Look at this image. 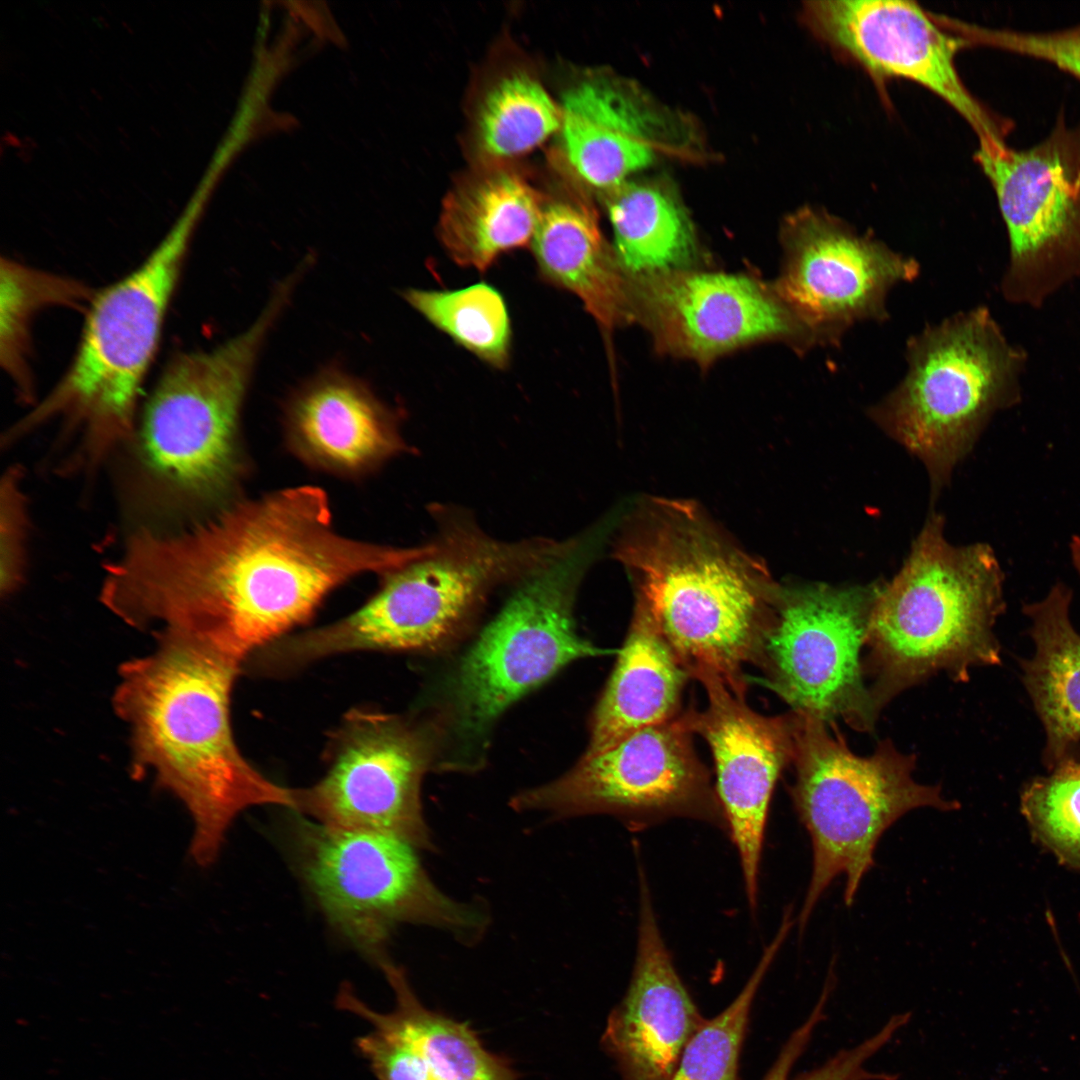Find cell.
<instances>
[{
    "label": "cell",
    "mask_w": 1080,
    "mask_h": 1080,
    "mask_svg": "<svg viewBox=\"0 0 1080 1080\" xmlns=\"http://www.w3.org/2000/svg\"><path fill=\"white\" fill-rule=\"evenodd\" d=\"M905 357L904 378L869 416L940 488L988 419L1020 399L1026 354L981 306L913 335Z\"/></svg>",
    "instance_id": "10"
},
{
    "label": "cell",
    "mask_w": 1080,
    "mask_h": 1080,
    "mask_svg": "<svg viewBox=\"0 0 1080 1080\" xmlns=\"http://www.w3.org/2000/svg\"><path fill=\"white\" fill-rule=\"evenodd\" d=\"M31 520L24 472L13 464L0 482V594L10 598L25 583L29 568Z\"/></svg>",
    "instance_id": "35"
},
{
    "label": "cell",
    "mask_w": 1080,
    "mask_h": 1080,
    "mask_svg": "<svg viewBox=\"0 0 1080 1080\" xmlns=\"http://www.w3.org/2000/svg\"><path fill=\"white\" fill-rule=\"evenodd\" d=\"M92 291L77 280L2 258L0 271V362L25 403L34 400L29 364L30 330L37 314L50 306H79Z\"/></svg>",
    "instance_id": "29"
},
{
    "label": "cell",
    "mask_w": 1080,
    "mask_h": 1080,
    "mask_svg": "<svg viewBox=\"0 0 1080 1080\" xmlns=\"http://www.w3.org/2000/svg\"><path fill=\"white\" fill-rule=\"evenodd\" d=\"M689 674L655 622L634 605L628 634L591 721L585 756L677 717Z\"/></svg>",
    "instance_id": "23"
},
{
    "label": "cell",
    "mask_w": 1080,
    "mask_h": 1080,
    "mask_svg": "<svg viewBox=\"0 0 1080 1080\" xmlns=\"http://www.w3.org/2000/svg\"><path fill=\"white\" fill-rule=\"evenodd\" d=\"M1072 563L1080 577V536H1073L1070 543Z\"/></svg>",
    "instance_id": "38"
},
{
    "label": "cell",
    "mask_w": 1080,
    "mask_h": 1080,
    "mask_svg": "<svg viewBox=\"0 0 1080 1080\" xmlns=\"http://www.w3.org/2000/svg\"><path fill=\"white\" fill-rule=\"evenodd\" d=\"M786 911L782 923L737 997L718 1015L705 1019L686 1044L670 1080H738L739 1059L757 991L793 918Z\"/></svg>",
    "instance_id": "31"
},
{
    "label": "cell",
    "mask_w": 1080,
    "mask_h": 1080,
    "mask_svg": "<svg viewBox=\"0 0 1080 1080\" xmlns=\"http://www.w3.org/2000/svg\"><path fill=\"white\" fill-rule=\"evenodd\" d=\"M560 125V107L543 86L526 74H513L498 82L483 101L480 144L493 157H513L541 144Z\"/></svg>",
    "instance_id": "32"
},
{
    "label": "cell",
    "mask_w": 1080,
    "mask_h": 1080,
    "mask_svg": "<svg viewBox=\"0 0 1080 1080\" xmlns=\"http://www.w3.org/2000/svg\"><path fill=\"white\" fill-rule=\"evenodd\" d=\"M357 1043L377 1080H436L416 1051L382 1028L373 1026Z\"/></svg>",
    "instance_id": "37"
},
{
    "label": "cell",
    "mask_w": 1080,
    "mask_h": 1080,
    "mask_svg": "<svg viewBox=\"0 0 1080 1080\" xmlns=\"http://www.w3.org/2000/svg\"><path fill=\"white\" fill-rule=\"evenodd\" d=\"M878 586L780 585L754 664L792 711L870 731L880 710L861 651Z\"/></svg>",
    "instance_id": "12"
},
{
    "label": "cell",
    "mask_w": 1080,
    "mask_h": 1080,
    "mask_svg": "<svg viewBox=\"0 0 1080 1080\" xmlns=\"http://www.w3.org/2000/svg\"><path fill=\"white\" fill-rule=\"evenodd\" d=\"M292 843L297 870L328 922L375 962L398 924L441 928L464 942L487 926L481 910L443 893L416 848L397 837L299 818Z\"/></svg>",
    "instance_id": "11"
},
{
    "label": "cell",
    "mask_w": 1080,
    "mask_h": 1080,
    "mask_svg": "<svg viewBox=\"0 0 1080 1080\" xmlns=\"http://www.w3.org/2000/svg\"><path fill=\"white\" fill-rule=\"evenodd\" d=\"M1003 584L990 546H954L941 517H929L874 600L863 664L879 710L938 672L967 681L973 667L1001 663L994 626L1005 609Z\"/></svg>",
    "instance_id": "6"
},
{
    "label": "cell",
    "mask_w": 1080,
    "mask_h": 1080,
    "mask_svg": "<svg viewBox=\"0 0 1080 1080\" xmlns=\"http://www.w3.org/2000/svg\"><path fill=\"white\" fill-rule=\"evenodd\" d=\"M795 781L790 789L799 820L811 839L813 867L799 915L803 930L821 895L845 875L844 902L850 906L883 833L907 812L958 804L941 787L914 780L916 758L888 739L867 757L854 754L837 727L793 711Z\"/></svg>",
    "instance_id": "9"
},
{
    "label": "cell",
    "mask_w": 1080,
    "mask_h": 1080,
    "mask_svg": "<svg viewBox=\"0 0 1080 1080\" xmlns=\"http://www.w3.org/2000/svg\"><path fill=\"white\" fill-rule=\"evenodd\" d=\"M584 542H569L523 582L460 659L447 682L441 768H474L496 720L568 663L610 651L581 637L573 617Z\"/></svg>",
    "instance_id": "8"
},
{
    "label": "cell",
    "mask_w": 1080,
    "mask_h": 1080,
    "mask_svg": "<svg viewBox=\"0 0 1080 1080\" xmlns=\"http://www.w3.org/2000/svg\"><path fill=\"white\" fill-rule=\"evenodd\" d=\"M444 520L437 537L384 574L380 589L353 613L270 644L267 667L280 671L353 651L433 648L464 624L493 585L526 576L555 552L554 542H502L464 518Z\"/></svg>",
    "instance_id": "7"
},
{
    "label": "cell",
    "mask_w": 1080,
    "mask_h": 1080,
    "mask_svg": "<svg viewBox=\"0 0 1080 1080\" xmlns=\"http://www.w3.org/2000/svg\"><path fill=\"white\" fill-rule=\"evenodd\" d=\"M975 159L997 198L1009 240L1004 298L1040 307L1080 277V123L1060 112L1039 143L979 142Z\"/></svg>",
    "instance_id": "13"
},
{
    "label": "cell",
    "mask_w": 1080,
    "mask_h": 1080,
    "mask_svg": "<svg viewBox=\"0 0 1080 1080\" xmlns=\"http://www.w3.org/2000/svg\"><path fill=\"white\" fill-rule=\"evenodd\" d=\"M416 553L337 532L326 492L296 486L181 528L133 529L104 564L100 600L129 626L188 635L242 664L338 586Z\"/></svg>",
    "instance_id": "1"
},
{
    "label": "cell",
    "mask_w": 1080,
    "mask_h": 1080,
    "mask_svg": "<svg viewBox=\"0 0 1080 1080\" xmlns=\"http://www.w3.org/2000/svg\"><path fill=\"white\" fill-rule=\"evenodd\" d=\"M646 611L690 677L711 675L745 699L780 584L690 500L648 497L614 549Z\"/></svg>",
    "instance_id": "4"
},
{
    "label": "cell",
    "mask_w": 1080,
    "mask_h": 1080,
    "mask_svg": "<svg viewBox=\"0 0 1080 1080\" xmlns=\"http://www.w3.org/2000/svg\"><path fill=\"white\" fill-rule=\"evenodd\" d=\"M530 247L543 276L577 296L603 328L611 330L630 316L622 269L587 206L567 200L545 204Z\"/></svg>",
    "instance_id": "25"
},
{
    "label": "cell",
    "mask_w": 1080,
    "mask_h": 1080,
    "mask_svg": "<svg viewBox=\"0 0 1080 1080\" xmlns=\"http://www.w3.org/2000/svg\"><path fill=\"white\" fill-rule=\"evenodd\" d=\"M810 29L878 77L913 81L941 97L974 129L979 141H1005L1013 123L978 101L955 65L967 43L942 29L919 5L902 0L809 1Z\"/></svg>",
    "instance_id": "17"
},
{
    "label": "cell",
    "mask_w": 1080,
    "mask_h": 1080,
    "mask_svg": "<svg viewBox=\"0 0 1080 1080\" xmlns=\"http://www.w3.org/2000/svg\"><path fill=\"white\" fill-rule=\"evenodd\" d=\"M561 137L578 177L607 194L682 147V121L630 80H583L563 96Z\"/></svg>",
    "instance_id": "21"
},
{
    "label": "cell",
    "mask_w": 1080,
    "mask_h": 1080,
    "mask_svg": "<svg viewBox=\"0 0 1080 1080\" xmlns=\"http://www.w3.org/2000/svg\"><path fill=\"white\" fill-rule=\"evenodd\" d=\"M189 210L133 271L96 292L64 375L1 438L11 447L58 421L77 437L71 471L94 472L131 440L143 383L155 358L195 223Z\"/></svg>",
    "instance_id": "5"
},
{
    "label": "cell",
    "mask_w": 1080,
    "mask_h": 1080,
    "mask_svg": "<svg viewBox=\"0 0 1080 1080\" xmlns=\"http://www.w3.org/2000/svg\"><path fill=\"white\" fill-rule=\"evenodd\" d=\"M328 752L323 777L292 789L293 810L325 826L434 848L420 798L434 742L423 728L392 714L354 709L335 731Z\"/></svg>",
    "instance_id": "15"
},
{
    "label": "cell",
    "mask_w": 1080,
    "mask_h": 1080,
    "mask_svg": "<svg viewBox=\"0 0 1080 1080\" xmlns=\"http://www.w3.org/2000/svg\"><path fill=\"white\" fill-rule=\"evenodd\" d=\"M291 299L288 289L275 287L245 330L212 349L179 352L167 362L120 452L121 500L136 529L184 527L232 501L245 467L244 401L264 345Z\"/></svg>",
    "instance_id": "3"
},
{
    "label": "cell",
    "mask_w": 1080,
    "mask_h": 1080,
    "mask_svg": "<svg viewBox=\"0 0 1080 1080\" xmlns=\"http://www.w3.org/2000/svg\"><path fill=\"white\" fill-rule=\"evenodd\" d=\"M377 964L395 993V1010L389 1014L371 1010L346 985L338 994L340 1007L407 1043L436 1080H516L510 1064L485 1049L467 1024L424 1007L402 968L387 956Z\"/></svg>",
    "instance_id": "27"
},
{
    "label": "cell",
    "mask_w": 1080,
    "mask_h": 1080,
    "mask_svg": "<svg viewBox=\"0 0 1080 1080\" xmlns=\"http://www.w3.org/2000/svg\"><path fill=\"white\" fill-rule=\"evenodd\" d=\"M607 195L613 250L622 270L649 276L682 270L693 259L692 226L667 185L628 180Z\"/></svg>",
    "instance_id": "28"
},
{
    "label": "cell",
    "mask_w": 1080,
    "mask_h": 1080,
    "mask_svg": "<svg viewBox=\"0 0 1080 1080\" xmlns=\"http://www.w3.org/2000/svg\"><path fill=\"white\" fill-rule=\"evenodd\" d=\"M1028 783L1021 811L1034 837L1058 860L1080 869V761L1066 760Z\"/></svg>",
    "instance_id": "33"
},
{
    "label": "cell",
    "mask_w": 1080,
    "mask_h": 1080,
    "mask_svg": "<svg viewBox=\"0 0 1080 1080\" xmlns=\"http://www.w3.org/2000/svg\"><path fill=\"white\" fill-rule=\"evenodd\" d=\"M639 280L636 301L666 352L705 363L759 339L820 345L775 291L745 276L676 270Z\"/></svg>",
    "instance_id": "19"
},
{
    "label": "cell",
    "mask_w": 1080,
    "mask_h": 1080,
    "mask_svg": "<svg viewBox=\"0 0 1080 1080\" xmlns=\"http://www.w3.org/2000/svg\"><path fill=\"white\" fill-rule=\"evenodd\" d=\"M784 264L774 291L816 336L838 346L855 324L888 319L889 291L919 263L824 209L804 207L782 229Z\"/></svg>",
    "instance_id": "16"
},
{
    "label": "cell",
    "mask_w": 1080,
    "mask_h": 1080,
    "mask_svg": "<svg viewBox=\"0 0 1080 1080\" xmlns=\"http://www.w3.org/2000/svg\"><path fill=\"white\" fill-rule=\"evenodd\" d=\"M285 426L298 456L343 474L366 472L404 448L391 410L367 383L336 366L321 369L294 392Z\"/></svg>",
    "instance_id": "22"
},
{
    "label": "cell",
    "mask_w": 1080,
    "mask_h": 1080,
    "mask_svg": "<svg viewBox=\"0 0 1080 1080\" xmlns=\"http://www.w3.org/2000/svg\"><path fill=\"white\" fill-rule=\"evenodd\" d=\"M978 42L1048 61L1080 81V24L1049 31L980 27Z\"/></svg>",
    "instance_id": "36"
},
{
    "label": "cell",
    "mask_w": 1080,
    "mask_h": 1080,
    "mask_svg": "<svg viewBox=\"0 0 1080 1080\" xmlns=\"http://www.w3.org/2000/svg\"><path fill=\"white\" fill-rule=\"evenodd\" d=\"M696 679L707 692V707L684 714L692 732L711 749L726 832L738 853L748 905L755 911L770 802L782 770L793 760L795 716L793 711L761 715L717 677Z\"/></svg>",
    "instance_id": "18"
},
{
    "label": "cell",
    "mask_w": 1080,
    "mask_h": 1080,
    "mask_svg": "<svg viewBox=\"0 0 1080 1080\" xmlns=\"http://www.w3.org/2000/svg\"><path fill=\"white\" fill-rule=\"evenodd\" d=\"M405 301L434 327L480 360L504 368L511 352V322L502 295L486 283L456 290L406 289Z\"/></svg>",
    "instance_id": "30"
},
{
    "label": "cell",
    "mask_w": 1080,
    "mask_h": 1080,
    "mask_svg": "<svg viewBox=\"0 0 1080 1080\" xmlns=\"http://www.w3.org/2000/svg\"><path fill=\"white\" fill-rule=\"evenodd\" d=\"M1071 599L1072 591L1057 583L1023 606L1035 645L1021 662L1023 683L1045 730L1042 759L1049 770L1080 754V634L1069 617Z\"/></svg>",
    "instance_id": "24"
},
{
    "label": "cell",
    "mask_w": 1080,
    "mask_h": 1080,
    "mask_svg": "<svg viewBox=\"0 0 1080 1080\" xmlns=\"http://www.w3.org/2000/svg\"><path fill=\"white\" fill-rule=\"evenodd\" d=\"M639 921L629 986L611 1011L602 1046L622 1080H670L703 1024L662 937L645 871L638 863Z\"/></svg>",
    "instance_id": "20"
},
{
    "label": "cell",
    "mask_w": 1080,
    "mask_h": 1080,
    "mask_svg": "<svg viewBox=\"0 0 1080 1080\" xmlns=\"http://www.w3.org/2000/svg\"><path fill=\"white\" fill-rule=\"evenodd\" d=\"M685 714L638 730L608 749L583 758L550 783L512 800L519 811L564 818L608 814L633 831L675 817L726 831L709 772L692 743Z\"/></svg>",
    "instance_id": "14"
},
{
    "label": "cell",
    "mask_w": 1080,
    "mask_h": 1080,
    "mask_svg": "<svg viewBox=\"0 0 1080 1080\" xmlns=\"http://www.w3.org/2000/svg\"><path fill=\"white\" fill-rule=\"evenodd\" d=\"M830 994L829 989H823L809 1017L791 1034L763 1080H897L895 1074L871 1071L867 1067V1062L901 1030V1024L895 1018H890L876 1033L857 1045L837 1052L819 1067L790 1079V1071L825 1018Z\"/></svg>",
    "instance_id": "34"
},
{
    "label": "cell",
    "mask_w": 1080,
    "mask_h": 1080,
    "mask_svg": "<svg viewBox=\"0 0 1080 1080\" xmlns=\"http://www.w3.org/2000/svg\"><path fill=\"white\" fill-rule=\"evenodd\" d=\"M544 205L519 176L490 173L445 200L440 241L456 264L484 271L503 254L531 246Z\"/></svg>",
    "instance_id": "26"
},
{
    "label": "cell",
    "mask_w": 1080,
    "mask_h": 1080,
    "mask_svg": "<svg viewBox=\"0 0 1080 1080\" xmlns=\"http://www.w3.org/2000/svg\"><path fill=\"white\" fill-rule=\"evenodd\" d=\"M241 664L181 633L157 631L149 654L120 665L114 712L130 734L134 775L182 802L194 832L189 846L201 867L213 864L244 810L293 809L292 789L266 778L234 740L230 700Z\"/></svg>",
    "instance_id": "2"
}]
</instances>
